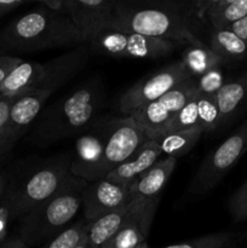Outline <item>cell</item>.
Wrapping results in <instances>:
<instances>
[{"instance_id":"obj_7","label":"cell","mask_w":247,"mask_h":248,"mask_svg":"<svg viewBox=\"0 0 247 248\" xmlns=\"http://www.w3.org/2000/svg\"><path fill=\"white\" fill-rule=\"evenodd\" d=\"M196 92V79L189 78L162 97L138 108L131 114V118L149 140H157L166 133L177 113Z\"/></svg>"},{"instance_id":"obj_14","label":"cell","mask_w":247,"mask_h":248,"mask_svg":"<svg viewBox=\"0 0 247 248\" xmlns=\"http://www.w3.org/2000/svg\"><path fill=\"white\" fill-rule=\"evenodd\" d=\"M90 50L84 44L43 63V74L35 91H52L79 74L89 61Z\"/></svg>"},{"instance_id":"obj_40","label":"cell","mask_w":247,"mask_h":248,"mask_svg":"<svg viewBox=\"0 0 247 248\" xmlns=\"http://www.w3.org/2000/svg\"><path fill=\"white\" fill-rule=\"evenodd\" d=\"M136 248H149V246H148V244H147V242H144V244L139 245V246H138V247H136Z\"/></svg>"},{"instance_id":"obj_24","label":"cell","mask_w":247,"mask_h":248,"mask_svg":"<svg viewBox=\"0 0 247 248\" xmlns=\"http://www.w3.org/2000/svg\"><path fill=\"white\" fill-rule=\"evenodd\" d=\"M202 133V130L200 128H190V130L169 133L157 140V142H159L162 155L173 156L177 159V157L188 154L199 142Z\"/></svg>"},{"instance_id":"obj_12","label":"cell","mask_w":247,"mask_h":248,"mask_svg":"<svg viewBox=\"0 0 247 248\" xmlns=\"http://www.w3.org/2000/svg\"><path fill=\"white\" fill-rule=\"evenodd\" d=\"M135 199L132 186H124L107 178L87 183L82 191L84 219L92 223Z\"/></svg>"},{"instance_id":"obj_32","label":"cell","mask_w":247,"mask_h":248,"mask_svg":"<svg viewBox=\"0 0 247 248\" xmlns=\"http://www.w3.org/2000/svg\"><path fill=\"white\" fill-rule=\"evenodd\" d=\"M39 4L55 14L68 16V0H40Z\"/></svg>"},{"instance_id":"obj_11","label":"cell","mask_w":247,"mask_h":248,"mask_svg":"<svg viewBox=\"0 0 247 248\" xmlns=\"http://www.w3.org/2000/svg\"><path fill=\"white\" fill-rule=\"evenodd\" d=\"M52 93V91H35L16 97L0 136V161L9 156L17 142L35 123L44 104Z\"/></svg>"},{"instance_id":"obj_10","label":"cell","mask_w":247,"mask_h":248,"mask_svg":"<svg viewBox=\"0 0 247 248\" xmlns=\"http://www.w3.org/2000/svg\"><path fill=\"white\" fill-rule=\"evenodd\" d=\"M189 78L191 75L182 61L165 65L124 92L119 98V108L124 116H131L138 108L160 98Z\"/></svg>"},{"instance_id":"obj_22","label":"cell","mask_w":247,"mask_h":248,"mask_svg":"<svg viewBox=\"0 0 247 248\" xmlns=\"http://www.w3.org/2000/svg\"><path fill=\"white\" fill-rule=\"evenodd\" d=\"M182 62H183L184 67L186 68L189 74L191 75V78L196 79L205 73L220 67V64L224 63V61L217 53L213 52L210 46L202 44V45L198 46H189L183 52Z\"/></svg>"},{"instance_id":"obj_2","label":"cell","mask_w":247,"mask_h":248,"mask_svg":"<svg viewBox=\"0 0 247 248\" xmlns=\"http://www.w3.org/2000/svg\"><path fill=\"white\" fill-rule=\"evenodd\" d=\"M82 39L68 16L44 6L17 17L0 31V50L36 52L62 47H77Z\"/></svg>"},{"instance_id":"obj_35","label":"cell","mask_w":247,"mask_h":248,"mask_svg":"<svg viewBox=\"0 0 247 248\" xmlns=\"http://www.w3.org/2000/svg\"><path fill=\"white\" fill-rule=\"evenodd\" d=\"M24 2L23 0H0V18L21 7Z\"/></svg>"},{"instance_id":"obj_26","label":"cell","mask_w":247,"mask_h":248,"mask_svg":"<svg viewBox=\"0 0 247 248\" xmlns=\"http://www.w3.org/2000/svg\"><path fill=\"white\" fill-rule=\"evenodd\" d=\"M198 127L202 132H211L219 127L220 114L216 96H202L198 93Z\"/></svg>"},{"instance_id":"obj_38","label":"cell","mask_w":247,"mask_h":248,"mask_svg":"<svg viewBox=\"0 0 247 248\" xmlns=\"http://www.w3.org/2000/svg\"><path fill=\"white\" fill-rule=\"evenodd\" d=\"M225 248H239V246H237V241H236V240H234V241H232V244L228 245V246L225 247Z\"/></svg>"},{"instance_id":"obj_13","label":"cell","mask_w":247,"mask_h":248,"mask_svg":"<svg viewBox=\"0 0 247 248\" xmlns=\"http://www.w3.org/2000/svg\"><path fill=\"white\" fill-rule=\"evenodd\" d=\"M115 6V0H68V17L79 31L82 43H91L107 28Z\"/></svg>"},{"instance_id":"obj_15","label":"cell","mask_w":247,"mask_h":248,"mask_svg":"<svg viewBox=\"0 0 247 248\" xmlns=\"http://www.w3.org/2000/svg\"><path fill=\"white\" fill-rule=\"evenodd\" d=\"M160 198L142 199L127 222L101 248H136L144 244Z\"/></svg>"},{"instance_id":"obj_4","label":"cell","mask_w":247,"mask_h":248,"mask_svg":"<svg viewBox=\"0 0 247 248\" xmlns=\"http://www.w3.org/2000/svg\"><path fill=\"white\" fill-rule=\"evenodd\" d=\"M70 164L72 155L63 154L33 167L18 181L10 179L2 199L7 217L22 218L57 194L73 177Z\"/></svg>"},{"instance_id":"obj_28","label":"cell","mask_w":247,"mask_h":248,"mask_svg":"<svg viewBox=\"0 0 247 248\" xmlns=\"http://www.w3.org/2000/svg\"><path fill=\"white\" fill-rule=\"evenodd\" d=\"M234 240L235 237L232 232H220L181 242V244L170 245L164 248H225Z\"/></svg>"},{"instance_id":"obj_17","label":"cell","mask_w":247,"mask_h":248,"mask_svg":"<svg viewBox=\"0 0 247 248\" xmlns=\"http://www.w3.org/2000/svg\"><path fill=\"white\" fill-rule=\"evenodd\" d=\"M161 155L159 142L154 140H147L132 156L116 166L106 178L124 186H132L133 183L149 170Z\"/></svg>"},{"instance_id":"obj_39","label":"cell","mask_w":247,"mask_h":248,"mask_svg":"<svg viewBox=\"0 0 247 248\" xmlns=\"http://www.w3.org/2000/svg\"><path fill=\"white\" fill-rule=\"evenodd\" d=\"M75 248H91V247H90L89 245H87L86 242H85V240H84V241H82L81 244H80V245H77V246L75 247Z\"/></svg>"},{"instance_id":"obj_6","label":"cell","mask_w":247,"mask_h":248,"mask_svg":"<svg viewBox=\"0 0 247 248\" xmlns=\"http://www.w3.org/2000/svg\"><path fill=\"white\" fill-rule=\"evenodd\" d=\"M147 140L149 138L136 125L131 116L109 119L101 156L91 182L106 178L116 166L132 156Z\"/></svg>"},{"instance_id":"obj_16","label":"cell","mask_w":247,"mask_h":248,"mask_svg":"<svg viewBox=\"0 0 247 248\" xmlns=\"http://www.w3.org/2000/svg\"><path fill=\"white\" fill-rule=\"evenodd\" d=\"M220 120L219 127L225 128L247 113V69L225 81L216 94Z\"/></svg>"},{"instance_id":"obj_25","label":"cell","mask_w":247,"mask_h":248,"mask_svg":"<svg viewBox=\"0 0 247 248\" xmlns=\"http://www.w3.org/2000/svg\"><path fill=\"white\" fill-rule=\"evenodd\" d=\"M90 223L85 219L72 223L61 234L53 237L40 248H75L85 240Z\"/></svg>"},{"instance_id":"obj_5","label":"cell","mask_w":247,"mask_h":248,"mask_svg":"<svg viewBox=\"0 0 247 248\" xmlns=\"http://www.w3.org/2000/svg\"><path fill=\"white\" fill-rule=\"evenodd\" d=\"M106 29L137 33L162 39L174 44L188 43L202 45L185 21L172 10L159 7H139L116 1L115 10Z\"/></svg>"},{"instance_id":"obj_23","label":"cell","mask_w":247,"mask_h":248,"mask_svg":"<svg viewBox=\"0 0 247 248\" xmlns=\"http://www.w3.org/2000/svg\"><path fill=\"white\" fill-rule=\"evenodd\" d=\"M211 50L217 53L224 62L242 61L247 58V43L229 29L213 31L211 36Z\"/></svg>"},{"instance_id":"obj_8","label":"cell","mask_w":247,"mask_h":248,"mask_svg":"<svg viewBox=\"0 0 247 248\" xmlns=\"http://www.w3.org/2000/svg\"><path fill=\"white\" fill-rule=\"evenodd\" d=\"M247 152V119L200 164L190 184V194L203 195L215 188L220 179Z\"/></svg>"},{"instance_id":"obj_27","label":"cell","mask_w":247,"mask_h":248,"mask_svg":"<svg viewBox=\"0 0 247 248\" xmlns=\"http://www.w3.org/2000/svg\"><path fill=\"white\" fill-rule=\"evenodd\" d=\"M196 96L198 92L189 99L185 103V106L177 113L172 123L170 124L169 128H167L166 133L164 136L169 135V133L178 132V131L183 130H190V128H199L198 127V101H196ZM162 136V137H164Z\"/></svg>"},{"instance_id":"obj_21","label":"cell","mask_w":247,"mask_h":248,"mask_svg":"<svg viewBox=\"0 0 247 248\" xmlns=\"http://www.w3.org/2000/svg\"><path fill=\"white\" fill-rule=\"evenodd\" d=\"M196 5L199 12L207 17L215 31L228 28L247 16V0H206Z\"/></svg>"},{"instance_id":"obj_20","label":"cell","mask_w":247,"mask_h":248,"mask_svg":"<svg viewBox=\"0 0 247 248\" xmlns=\"http://www.w3.org/2000/svg\"><path fill=\"white\" fill-rule=\"evenodd\" d=\"M43 74V63L22 62L0 84V98H11L35 92Z\"/></svg>"},{"instance_id":"obj_19","label":"cell","mask_w":247,"mask_h":248,"mask_svg":"<svg viewBox=\"0 0 247 248\" xmlns=\"http://www.w3.org/2000/svg\"><path fill=\"white\" fill-rule=\"evenodd\" d=\"M176 164L177 159L173 156H165L157 160L133 183V196L143 199L160 198V193L173 173Z\"/></svg>"},{"instance_id":"obj_31","label":"cell","mask_w":247,"mask_h":248,"mask_svg":"<svg viewBox=\"0 0 247 248\" xmlns=\"http://www.w3.org/2000/svg\"><path fill=\"white\" fill-rule=\"evenodd\" d=\"M23 60L15 56H2L0 55V84L6 79L7 75L19 64Z\"/></svg>"},{"instance_id":"obj_29","label":"cell","mask_w":247,"mask_h":248,"mask_svg":"<svg viewBox=\"0 0 247 248\" xmlns=\"http://www.w3.org/2000/svg\"><path fill=\"white\" fill-rule=\"evenodd\" d=\"M224 84L225 78L219 67L196 78L198 93L202 94V96H216Z\"/></svg>"},{"instance_id":"obj_36","label":"cell","mask_w":247,"mask_h":248,"mask_svg":"<svg viewBox=\"0 0 247 248\" xmlns=\"http://www.w3.org/2000/svg\"><path fill=\"white\" fill-rule=\"evenodd\" d=\"M0 248H28L19 237H14L0 244Z\"/></svg>"},{"instance_id":"obj_1","label":"cell","mask_w":247,"mask_h":248,"mask_svg":"<svg viewBox=\"0 0 247 248\" xmlns=\"http://www.w3.org/2000/svg\"><path fill=\"white\" fill-rule=\"evenodd\" d=\"M104 104L106 87L101 79L92 78L39 114L31 140L38 147H47L82 135L96 123Z\"/></svg>"},{"instance_id":"obj_33","label":"cell","mask_w":247,"mask_h":248,"mask_svg":"<svg viewBox=\"0 0 247 248\" xmlns=\"http://www.w3.org/2000/svg\"><path fill=\"white\" fill-rule=\"evenodd\" d=\"M16 99V97L11 98H0V136H1L2 130H4L6 121L9 119L10 109H11L12 103Z\"/></svg>"},{"instance_id":"obj_34","label":"cell","mask_w":247,"mask_h":248,"mask_svg":"<svg viewBox=\"0 0 247 248\" xmlns=\"http://www.w3.org/2000/svg\"><path fill=\"white\" fill-rule=\"evenodd\" d=\"M227 29L232 31V33L236 34L240 39H242V40L247 43V16L239 19V21H236L235 23L230 24Z\"/></svg>"},{"instance_id":"obj_9","label":"cell","mask_w":247,"mask_h":248,"mask_svg":"<svg viewBox=\"0 0 247 248\" xmlns=\"http://www.w3.org/2000/svg\"><path fill=\"white\" fill-rule=\"evenodd\" d=\"M90 45L96 52L113 57L139 60H156L176 48V44L171 41L114 29H104Z\"/></svg>"},{"instance_id":"obj_3","label":"cell","mask_w":247,"mask_h":248,"mask_svg":"<svg viewBox=\"0 0 247 248\" xmlns=\"http://www.w3.org/2000/svg\"><path fill=\"white\" fill-rule=\"evenodd\" d=\"M89 182L73 176L57 194L21 218L19 239L27 247L43 246L72 224Z\"/></svg>"},{"instance_id":"obj_18","label":"cell","mask_w":247,"mask_h":248,"mask_svg":"<svg viewBox=\"0 0 247 248\" xmlns=\"http://www.w3.org/2000/svg\"><path fill=\"white\" fill-rule=\"evenodd\" d=\"M143 198H135L123 205L121 207L111 211L108 215L103 216L99 219L90 223L85 242L91 248H101L119 232L121 227L127 222L136 208L139 205Z\"/></svg>"},{"instance_id":"obj_37","label":"cell","mask_w":247,"mask_h":248,"mask_svg":"<svg viewBox=\"0 0 247 248\" xmlns=\"http://www.w3.org/2000/svg\"><path fill=\"white\" fill-rule=\"evenodd\" d=\"M10 176L6 174V172L0 171V202H2V199H4L5 193H6L7 186H9Z\"/></svg>"},{"instance_id":"obj_30","label":"cell","mask_w":247,"mask_h":248,"mask_svg":"<svg viewBox=\"0 0 247 248\" xmlns=\"http://www.w3.org/2000/svg\"><path fill=\"white\" fill-rule=\"evenodd\" d=\"M228 208L234 222L242 223L247 220V181L232 194L228 202Z\"/></svg>"}]
</instances>
